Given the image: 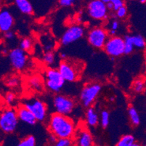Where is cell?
Here are the masks:
<instances>
[{
  "instance_id": "8d00e7d4",
  "label": "cell",
  "mask_w": 146,
  "mask_h": 146,
  "mask_svg": "<svg viewBox=\"0 0 146 146\" xmlns=\"http://www.w3.org/2000/svg\"><path fill=\"white\" fill-rule=\"evenodd\" d=\"M107 6V8L108 10H113V5L111 2V0H110V2L106 5Z\"/></svg>"
},
{
  "instance_id": "f546056e",
  "label": "cell",
  "mask_w": 146,
  "mask_h": 146,
  "mask_svg": "<svg viewBox=\"0 0 146 146\" xmlns=\"http://www.w3.org/2000/svg\"><path fill=\"white\" fill-rule=\"evenodd\" d=\"M5 101L7 104L8 105L9 107H11L13 104H14L15 101V95L13 92H7L5 95Z\"/></svg>"
},
{
  "instance_id": "f1b7e54d",
  "label": "cell",
  "mask_w": 146,
  "mask_h": 146,
  "mask_svg": "<svg viewBox=\"0 0 146 146\" xmlns=\"http://www.w3.org/2000/svg\"><path fill=\"white\" fill-rule=\"evenodd\" d=\"M74 141L72 139H58L55 143L50 146H72Z\"/></svg>"
},
{
  "instance_id": "d6a6232c",
  "label": "cell",
  "mask_w": 146,
  "mask_h": 146,
  "mask_svg": "<svg viewBox=\"0 0 146 146\" xmlns=\"http://www.w3.org/2000/svg\"><path fill=\"white\" fill-rule=\"evenodd\" d=\"M127 14V9L125 6L120 8L116 12V17L119 18H125Z\"/></svg>"
},
{
  "instance_id": "e0dca14e",
  "label": "cell",
  "mask_w": 146,
  "mask_h": 146,
  "mask_svg": "<svg viewBox=\"0 0 146 146\" xmlns=\"http://www.w3.org/2000/svg\"><path fill=\"white\" fill-rule=\"evenodd\" d=\"M15 5L21 13L25 15H31L34 13V7L32 4L28 0H16Z\"/></svg>"
},
{
  "instance_id": "ac0fdd59",
  "label": "cell",
  "mask_w": 146,
  "mask_h": 146,
  "mask_svg": "<svg viewBox=\"0 0 146 146\" xmlns=\"http://www.w3.org/2000/svg\"><path fill=\"white\" fill-rule=\"evenodd\" d=\"M128 115L132 125L136 127L140 124V114L134 106H130L128 108Z\"/></svg>"
},
{
  "instance_id": "52a82bcc",
  "label": "cell",
  "mask_w": 146,
  "mask_h": 146,
  "mask_svg": "<svg viewBox=\"0 0 146 146\" xmlns=\"http://www.w3.org/2000/svg\"><path fill=\"white\" fill-rule=\"evenodd\" d=\"M87 42L90 46L95 49H103L109 39L108 31L102 27L92 28L87 36Z\"/></svg>"
},
{
  "instance_id": "484cf974",
  "label": "cell",
  "mask_w": 146,
  "mask_h": 146,
  "mask_svg": "<svg viewBox=\"0 0 146 146\" xmlns=\"http://www.w3.org/2000/svg\"><path fill=\"white\" fill-rule=\"evenodd\" d=\"M100 123L103 128H106L109 125L110 123V113L106 110H103L100 113Z\"/></svg>"
},
{
  "instance_id": "5b68a950",
  "label": "cell",
  "mask_w": 146,
  "mask_h": 146,
  "mask_svg": "<svg viewBox=\"0 0 146 146\" xmlns=\"http://www.w3.org/2000/svg\"><path fill=\"white\" fill-rule=\"evenodd\" d=\"M45 86L50 91L58 93L64 87L66 81L58 68H49L44 72Z\"/></svg>"
},
{
  "instance_id": "1f68e13d",
  "label": "cell",
  "mask_w": 146,
  "mask_h": 146,
  "mask_svg": "<svg viewBox=\"0 0 146 146\" xmlns=\"http://www.w3.org/2000/svg\"><path fill=\"white\" fill-rule=\"evenodd\" d=\"M15 34L13 31H7L6 33H4V39L5 41L8 42H11L15 40Z\"/></svg>"
},
{
  "instance_id": "4fadbf2b",
  "label": "cell",
  "mask_w": 146,
  "mask_h": 146,
  "mask_svg": "<svg viewBox=\"0 0 146 146\" xmlns=\"http://www.w3.org/2000/svg\"><path fill=\"white\" fill-rule=\"evenodd\" d=\"M74 138L75 146H94L93 137L86 127L78 128Z\"/></svg>"
},
{
  "instance_id": "f6af8a7d",
  "label": "cell",
  "mask_w": 146,
  "mask_h": 146,
  "mask_svg": "<svg viewBox=\"0 0 146 146\" xmlns=\"http://www.w3.org/2000/svg\"><path fill=\"white\" fill-rule=\"evenodd\" d=\"M72 146H74V145H72Z\"/></svg>"
},
{
  "instance_id": "cb8c5ba5",
  "label": "cell",
  "mask_w": 146,
  "mask_h": 146,
  "mask_svg": "<svg viewBox=\"0 0 146 146\" xmlns=\"http://www.w3.org/2000/svg\"><path fill=\"white\" fill-rule=\"evenodd\" d=\"M42 61L47 66H52L55 62V54L53 51L45 52L42 56Z\"/></svg>"
},
{
  "instance_id": "7c38bea8",
  "label": "cell",
  "mask_w": 146,
  "mask_h": 146,
  "mask_svg": "<svg viewBox=\"0 0 146 146\" xmlns=\"http://www.w3.org/2000/svg\"><path fill=\"white\" fill-rule=\"evenodd\" d=\"M84 35V28L81 25H73L68 28L60 38V44L68 46L82 39Z\"/></svg>"
},
{
  "instance_id": "ffe728a7",
  "label": "cell",
  "mask_w": 146,
  "mask_h": 146,
  "mask_svg": "<svg viewBox=\"0 0 146 146\" xmlns=\"http://www.w3.org/2000/svg\"><path fill=\"white\" fill-rule=\"evenodd\" d=\"M135 143L136 141L134 135L127 134L119 138L115 146H132Z\"/></svg>"
},
{
  "instance_id": "f35d334b",
  "label": "cell",
  "mask_w": 146,
  "mask_h": 146,
  "mask_svg": "<svg viewBox=\"0 0 146 146\" xmlns=\"http://www.w3.org/2000/svg\"><path fill=\"white\" fill-rule=\"evenodd\" d=\"M60 58L63 59V60H67L66 59V58H67V55H66L65 52L60 53Z\"/></svg>"
},
{
  "instance_id": "277c9868",
  "label": "cell",
  "mask_w": 146,
  "mask_h": 146,
  "mask_svg": "<svg viewBox=\"0 0 146 146\" xmlns=\"http://www.w3.org/2000/svg\"><path fill=\"white\" fill-rule=\"evenodd\" d=\"M102 90L101 84L98 82L86 84L80 92V101L84 108L92 107Z\"/></svg>"
},
{
  "instance_id": "30bf717a",
  "label": "cell",
  "mask_w": 146,
  "mask_h": 146,
  "mask_svg": "<svg viewBox=\"0 0 146 146\" xmlns=\"http://www.w3.org/2000/svg\"><path fill=\"white\" fill-rule=\"evenodd\" d=\"M7 57L13 68L16 71H23L27 66L29 59L27 54L19 47L10 50Z\"/></svg>"
},
{
  "instance_id": "603a6c76",
  "label": "cell",
  "mask_w": 146,
  "mask_h": 146,
  "mask_svg": "<svg viewBox=\"0 0 146 146\" xmlns=\"http://www.w3.org/2000/svg\"><path fill=\"white\" fill-rule=\"evenodd\" d=\"M19 48L26 52H30L33 48V42L29 37H25L21 39L19 42Z\"/></svg>"
},
{
  "instance_id": "8fae6325",
  "label": "cell",
  "mask_w": 146,
  "mask_h": 146,
  "mask_svg": "<svg viewBox=\"0 0 146 146\" xmlns=\"http://www.w3.org/2000/svg\"><path fill=\"white\" fill-rule=\"evenodd\" d=\"M87 13L92 19L103 21L108 18V10L103 0H92L87 5Z\"/></svg>"
},
{
  "instance_id": "83f0119b",
  "label": "cell",
  "mask_w": 146,
  "mask_h": 146,
  "mask_svg": "<svg viewBox=\"0 0 146 146\" xmlns=\"http://www.w3.org/2000/svg\"><path fill=\"white\" fill-rule=\"evenodd\" d=\"M6 85L10 88H16L18 87L20 84V79L18 76L13 75L10 76L7 79L5 80Z\"/></svg>"
},
{
  "instance_id": "ba28073f",
  "label": "cell",
  "mask_w": 146,
  "mask_h": 146,
  "mask_svg": "<svg viewBox=\"0 0 146 146\" xmlns=\"http://www.w3.org/2000/svg\"><path fill=\"white\" fill-rule=\"evenodd\" d=\"M76 103L71 97L66 96L62 94H57L53 98V106L55 112L68 116L74 109Z\"/></svg>"
},
{
  "instance_id": "836d02e7",
  "label": "cell",
  "mask_w": 146,
  "mask_h": 146,
  "mask_svg": "<svg viewBox=\"0 0 146 146\" xmlns=\"http://www.w3.org/2000/svg\"><path fill=\"white\" fill-rule=\"evenodd\" d=\"M58 4L60 7H68L74 5V1L73 0H60L58 1Z\"/></svg>"
},
{
  "instance_id": "b9f144b4",
  "label": "cell",
  "mask_w": 146,
  "mask_h": 146,
  "mask_svg": "<svg viewBox=\"0 0 146 146\" xmlns=\"http://www.w3.org/2000/svg\"><path fill=\"white\" fill-rule=\"evenodd\" d=\"M140 3L142 4H145V0H140Z\"/></svg>"
},
{
  "instance_id": "9c48e42d",
  "label": "cell",
  "mask_w": 146,
  "mask_h": 146,
  "mask_svg": "<svg viewBox=\"0 0 146 146\" xmlns=\"http://www.w3.org/2000/svg\"><path fill=\"white\" fill-rule=\"evenodd\" d=\"M105 52L111 58H119L124 54V39L121 36L109 37L104 48Z\"/></svg>"
},
{
  "instance_id": "44dd1931",
  "label": "cell",
  "mask_w": 146,
  "mask_h": 146,
  "mask_svg": "<svg viewBox=\"0 0 146 146\" xmlns=\"http://www.w3.org/2000/svg\"><path fill=\"white\" fill-rule=\"evenodd\" d=\"M146 87L145 81L141 78H138L134 81L132 84V89L133 91L136 93H142L145 91Z\"/></svg>"
},
{
  "instance_id": "7bdbcfd3",
  "label": "cell",
  "mask_w": 146,
  "mask_h": 146,
  "mask_svg": "<svg viewBox=\"0 0 146 146\" xmlns=\"http://www.w3.org/2000/svg\"><path fill=\"white\" fill-rule=\"evenodd\" d=\"M145 3H146V0H145Z\"/></svg>"
},
{
  "instance_id": "d590c367",
  "label": "cell",
  "mask_w": 146,
  "mask_h": 146,
  "mask_svg": "<svg viewBox=\"0 0 146 146\" xmlns=\"http://www.w3.org/2000/svg\"><path fill=\"white\" fill-rule=\"evenodd\" d=\"M58 140V137H57L55 135H52V134H50V136L48 137V142H49V144H50V145H53L54 143H56Z\"/></svg>"
},
{
  "instance_id": "2e32d148",
  "label": "cell",
  "mask_w": 146,
  "mask_h": 146,
  "mask_svg": "<svg viewBox=\"0 0 146 146\" xmlns=\"http://www.w3.org/2000/svg\"><path fill=\"white\" fill-rule=\"evenodd\" d=\"M86 123L88 126L95 127L99 124L100 117L95 108L90 107L86 111Z\"/></svg>"
},
{
  "instance_id": "9a60e30c",
  "label": "cell",
  "mask_w": 146,
  "mask_h": 146,
  "mask_svg": "<svg viewBox=\"0 0 146 146\" xmlns=\"http://www.w3.org/2000/svg\"><path fill=\"white\" fill-rule=\"evenodd\" d=\"M17 114L19 121L29 125H34L37 122L34 114L31 112L23 105H21L17 108Z\"/></svg>"
},
{
  "instance_id": "4dcf8cb0",
  "label": "cell",
  "mask_w": 146,
  "mask_h": 146,
  "mask_svg": "<svg viewBox=\"0 0 146 146\" xmlns=\"http://www.w3.org/2000/svg\"><path fill=\"white\" fill-rule=\"evenodd\" d=\"M111 2L113 5V11H117L120 8L125 6V2L122 0H111Z\"/></svg>"
},
{
  "instance_id": "60d3db41",
  "label": "cell",
  "mask_w": 146,
  "mask_h": 146,
  "mask_svg": "<svg viewBox=\"0 0 146 146\" xmlns=\"http://www.w3.org/2000/svg\"><path fill=\"white\" fill-rule=\"evenodd\" d=\"M103 2H104V3L106 4V5H107V4L110 2V0H103Z\"/></svg>"
},
{
  "instance_id": "7402d4cb",
  "label": "cell",
  "mask_w": 146,
  "mask_h": 146,
  "mask_svg": "<svg viewBox=\"0 0 146 146\" xmlns=\"http://www.w3.org/2000/svg\"><path fill=\"white\" fill-rule=\"evenodd\" d=\"M124 54L129 55L134 51L135 46L133 43L132 36L127 35L124 38Z\"/></svg>"
},
{
  "instance_id": "4316f807",
  "label": "cell",
  "mask_w": 146,
  "mask_h": 146,
  "mask_svg": "<svg viewBox=\"0 0 146 146\" xmlns=\"http://www.w3.org/2000/svg\"><path fill=\"white\" fill-rule=\"evenodd\" d=\"M17 146H36V139L33 135H28L18 143Z\"/></svg>"
},
{
  "instance_id": "6da1fadb",
  "label": "cell",
  "mask_w": 146,
  "mask_h": 146,
  "mask_svg": "<svg viewBox=\"0 0 146 146\" xmlns=\"http://www.w3.org/2000/svg\"><path fill=\"white\" fill-rule=\"evenodd\" d=\"M47 129L58 139H72L77 129L72 119L56 112L52 113L49 118Z\"/></svg>"
},
{
  "instance_id": "d6986e66",
  "label": "cell",
  "mask_w": 146,
  "mask_h": 146,
  "mask_svg": "<svg viewBox=\"0 0 146 146\" xmlns=\"http://www.w3.org/2000/svg\"><path fill=\"white\" fill-rule=\"evenodd\" d=\"M29 86L34 91L41 92L43 90V82L38 76H34L29 79Z\"/></svg>"
},
{
  "instance_id": "74e56055",
  "label": "cell",
  "mask_w": 146,
  "mask_h": 146,
  "mask_svg": "<svg viewBox=\"0 0 146 146\" xmlns=\"http://www.w3.org/2000/svg\"><path fill=\"white\" fill-rule=\"evenodd\" d=\"M116 31H113V30L108 31V35L110 36V37L116 36Z\"/></svg>"
},
{
  "instance_id": "3957f363",
  "label": "cell",
  "mask_w": 146,
  "mask_h": 146,
  "mask_svg": "<svg viewBox=\"0 0 146 146\" xmlns=\"http://www.w3.org/2000/svg\"><path fill=\"white\" fill-rule=\"evenodd\" d=\"M58 71L66 82H74L77 81L81 75L80 63H75L70 60H64L60 61L58 65Z\"/></svg>"
},
{
  "instance_id": "ab89813d",
  "label": "cell",
  "mask_w": 146,
  "mask_h": 146,
  "mask_svg": "<svg viewBox=\"0 0 146 146\" xmlns=\"http://www.w3.org/2000/svg\"><path fill=\"white\" fill-rule=\"evenodd\" d=\"M132 146H143V145H140V143H137V142H136V143H135V144H134Z\"/></svg>"
},
{
  "instance_id": "7a4b0ae2",
  "label": "cell",
  "mask_w": 146,
  "mask_h": 146,
  "mask_svg": "<svg viewBox=\"0 0 146 146\" xmlns=\"http://www.w3.org/2000/svg\"><path fill=\"white\" fill-rule=\"evenodd\" d=\"M19 119L17 111L13 107L5 108L0 115V129L5 134H11L17 129Z\"/></svg>"
},
{
  "instance_id": "8992f818",
  "label": "cell",
  "mask_w": 146,
  "mask_h": 146,
  "mask_svg": "<svg viewBox=\"0 0 146 146\" xmlns=\"http://www.w3.org/2000/svg\"><path fill=\"white\" fill-rule=\"evenodd\" d=\"M23 105L32 113L37 121L42 122L47 116V107L46 103L39 98H32L25 100Z\"/></svg>"
},
{
  "instance_id": "d4e9b609",
  "label": "cell",
  "mask_w": 146,
  "mask_h": 146,
  "mask_svg": "<svg viewBox=\"0 0 146 146\" xmlns=\"http://www.w3.org/2000/svg\"><path fill=\"white\" fill-rule=\"evenodd\" d=\"M133 39V43L135 48L143 50L146 47V41L143 36L138 34V35L132 36Z\"/></svg>"
},
{
  "instance_id": "e575fe53",
  "label": "cell",
  "mask_w": 146,
  "mask_h": 146,
  "mask_svg": "<svg viewBox=\"0 0 146 146\" xmlns=\"http://www.w3.org/2000/svg\"><path fill=\"white\" fill-rule=\"evenodd\" d=\"M119 27V21H116V20H114V21H113L111 23V25H110V30H113L117 31Z\"/></svg>"
},
{
  "instance_id": "ee69618b",
  "label": "cell",
  "mask_w": 146,
  "mask_h": 146,
  "mask_svg": "<svg viewBox=\"0 0 146 146\" xmlns=\"http://www.w3.org/2000/svg\"><path fill=\"white\" fill-rule=\"evenodd\" d=\"M144 146H146V145H144Z\"/></svg>"
},
{
  "instance_id": "5bb4252c",
  "label": "cell",
  "mask_w": 146,
  "mask_h": 146,
  "mask_svg": "<svg viewBox=\"0 0 146 146\" xmlns=\"http://www.w3.org/2000/svg\"><path fill=\"white\" fill-rule=\"evenodd\" d=\"M14 23L15 20L11 12L7 8L2 9L0 12V31L2 33L12 31Z\"/></svg>"
}]
</instances>
